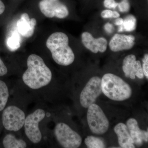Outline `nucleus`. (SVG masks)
Listing matches in <instances>:
<instances>
[{"mask_svg":"<svg viewBox=\"0 0 148 148\" xmlns=\"http://www.w3.org/2000/svg\"><path fill=\"white\" fill-rule=\"evenodd\" d=\"M54 135L58 143L65 148H77L82 143V138L68 125L60 123L56 125Z\"/></svg>","mask_w":148,"mask_h":148,"instance_id":"nucleus-5","label":"nucleus"},{"mask_svg":"<svg viewBox=\"0 0 148 148\" xmlns=\"http://www.w3.org/2000/svg\"><path fill=\"white\" fill-rule=\"evenodd\" d=\"M46 46L58 65L68 66L74 62L75 54L69 46V37L65 33L57 32L51 35L47 40Z\"/></svg>","mask_w":148,"mask_h":148,"instance_id":"nucleus-2","label":"nucleus"},{"mask_svg":"<svg viewBox=\"0 0 148 148\" xmlns=\"http://www.w3.org/2000/svg\"><path fill=\"white\" fill-rule=\"evenodd\" d=\"M3 145L5 148H25L27 147L26 142L22 139H17L12 134H8L3 140Z\"/></svg>","mask_w":148,"mask_h":148,"instance_id":"nucleus-16","label":"nucleus"},{"mask_svg":"<svg viewBox=\"0 0 148 148\" xmlns=\"http://www.w3.org/2000/svg\"><path fill=\"white\" fill-rule=\"evenodd\" d=\"M25 119L24 112L16 106H8L3 112V125L9 131L20 130L24 125Z\"/></svg>","mask_w":148,"mask_h":148,"instance_id":"nucleus-7","label":"nucleus"},{"mask_svg":"<svg viewBox=\"0 0 148 148\" xmlns=\"http://www.w3.org/2000/svg\"><path fill=\"white\" fill-rule=\"evenodd\" d=\"M82 40L85 47L92 53H103L107 50L108 41L103 37L95 38L90 33L85 32L82 34Z\"/></svg>","mask_w":148,"mask_h":148,"instance_id":"nucleus-11","label":"nucleus"},{"mask_svg":"<svg viewBox=\"0 0 148 148\" xmlns=\"http://www.w3.org/2000/svg\"><path fill=\"white\" fill-rule=\"evenodd\" d=\"M113 11L110 10H105L101 12V16L104 18H112Z\"/></svg>","mask_w":148,"mask_h":148,"instance_id":"nucleus-25","label":"nucleus"},{"mask_svg":"<svg viewBox=\"0 0 148 148\" xmlns=\"http://www.w3.org/2000/svg\"><path fill=\"white\" fill-rule=\"evenodd\" d=\"M104 29L106 32L108 34H112L114 30V28L113 25L110 23H107L104 26Z\"/></svg>","mask_w":148,"mask_h":148,"instance_id":"nucleus-26","label":"nucleus"},{"mask_svg":"<svg viewBox=\"0 0 148 148\" xmlns=\"http://www.w3.org/2000/svg\"><path fill=\"white\" fill-rule=\"evenodd\" d=\"M36 24V18H30L28 14L23 13L17 22V31L22 36L30 38L34 34Z\"/></svg>","mask_w":148,"mask_h":148,"instance_id":"nucleus-14","label":"nucleus"},{"mask_svg":"<svg viewBox=\"0 0 148 148\" xmlns=\"http://www.w3.org/2000/svg\"><path fill=\"white\" fill-rule=\"evenodd\" d=\"M123 23V19L122 18H118L116 20L115 24L118 26L122 25Z\"/></svg>","mask_w":148,"mask_h":148,"instance_id":"nucleus-28","label":"nucleus"},{"mask_svg":"<svg viewBox=\"0 0 148 148\" xmlns=\"http://www.w3.org/2000/svg\"><path fill=\"white\" fill-rule=\"evenodd\" d=\"M45 116V111L38 109L26 118L24 124L25 134L34 144L39 143L41 140L42 135L39 127V124Z\"/></svg>","mask_w":148,"mask_h":148,"instance_id":"nucleus-6","label":"nucleus"},{"mask_svg":"<svg viewBox=\"0 0 148 148\" xmlns=\"http://www.w3.org/2000/svg\"><path fill=\"white\" fill-rule=\"evenodd\" d=\"M85 144L89 148H106V145L101 138L93 136H87L84 140Z\"/></svg>","mask_w":148,"mask_h":148,"instance_id":"nucleus-19","label":"nucleus"},{"mask_svg":"<svg viewBox=\"0 0 148 148\" xmlns=\"http://www.w3.org/2000/svg\"><path fill=\"white\" fill-rule=\"evenodd\" d=\"M126 126L134 144L140 146L143 145V141L147 143L148 130L146 131L140 129L136 119L134 118L129 119L126 123Z\"/></svg>","mask_w":148,"mask_h":148,"instance_id":"nucleus-13","label":"nucleus"},{"mask_svg":"<svg viewBox=\"0 0 148 148\" xmlns=\"http://www.w3.org/2000/svg\"><path fill=\"white\" fill-rule=\"evenodd\" d=\"M5 8L4 4L1 0H0V15L4 12Z\"/></svg>","mask_w":148,"mask_h":148,"instance_id":"nucleus-27","label":"nucleus"},{"mask_svg":"<svg viewBox=\"0 0 148 148\" xmlns=\"http://www.w3.org/2000/svg\"><path fill=\"white\" fill-rule=\"evenodd\" d=\"M102 92L113 101H122L130 98L132 90L128 84L116 75L107 73L101 79Z\"/></svg>","mask_w":148,"mask_h":148,"instance_id":"nucleus-3","label":"nucleus"},{"mask_svg":"<svg viewBox=\"0 0 148 148\" xmlns=\"http://www.w3.org/2000/svg\"><path fill=\"white\" fill-rule=\"evenodd\" d=\"M27 65L28 69L23 74L22 79L28 87L38 89L51 81V71L39 56L31 54L27 59Z\"/></svg>","mask_w":148,"mask_h":148,"instance_id":"nucleus-1","label":"nucleus"},{"mask_svg":"<svg viewBox=\"0 0 148 148\" xmlns=\"http://www.w3.org/2000/svg\"><path fill=\"white\" fill-rule=\"evenodd\" d=\"M143 64L142 69L143 73L147 79L148 78V54H145L144 58L143 59Z\"/></svg>","mask_w":148,"mask_h":148,"instance_id":"nucleus-22","label":"nucleus"},{"mask_svg":"<svg viewBox=\"0 0 148 148\" xmlns=\"http://www.w3.org/2000/svg\"><path fill=\"white\" fill-rule=\"evenodd\" d=\"M123 71L125 77L134 79L135 77L142 79L144 78L142 65L140 61L136 60V57L133 54L126 56L123 62Z\"/></svg>","mask_w":148,"mask_h":148,"instance_id":"nucleus-10","label":"nucleus"},{"mask_svg":"<svg viewBox=\"0 0 148 148\" xmlns=\"http://www.w3.org/2000/svg\"><path fill=\"white\" fill-rule=\"evenodd\" d=\"M102 93L101 79L98 77H92L89 79L81 92V105L83 108H87L95 103Z\"/></svg>","mask_w":148,"mask_h":148,"instance_id":"nucleus-8","label":"nucleus"},{"mask_svg":"<svg viewBox=\"0 0 148 148\" xmlns=\"http://www.w3.org/2000/svg\"><path fill=\"white\" fill-rule=\"evenodd\" d=\"M137 20L133 15H128L123 20L122 26L124 31L127 32H132L135 30L136 27Z\"/></svg>","mask_w":148,"mask_h":148,"instance_id":"nucleus-20","label":"nucleus"},{"mask_svg":"<svg viewBox=\"0 0 148 148\" xmlns=\"http://www.w3.org/2000/svg\"><path fill=\"white\" fill-rule=\"evenodd\" d=\"M114 131L117 136L119 144L121 148L135 147L126 125L122 123H119L114 127Z\"/></svg>","mask_w":148,"mask_h":148,"instance_id":"nucleus-15","label":"nucleus"},{"mask_svg":"<svg viewBox=\"0 0 148 148\" xmlns=\"http://www.w3.org/2000/svg\"><path fill=\"white\" fill-rule=\"evenodd\" d=\"M39 7L41 12L48 18H64L69 15L68 8L59 0H42Z\"/></svg>","mask_w":148,"mask_h":148,"instance_id":"nucleus-9","label":"nucleus"},{"mask_svg":"<svg viewBox=\"0 0 148 148\" xmlns=\"http://www.w3.org/2000/svg\"><path fill=\"white\" fill-rule=\"evenodd\" d=\"M120 16V14L117 12L113 11L112 16V18H119Z\"/></svg>","mask_w":148,"mask_h":148,"instance_id":"nucleus-29","label":"nucleus"},{"mask_svg":"<svg viewBox=\"0 0 148 148\" xmlns=\"http://www.w3.org/2000/svg\"><path fill=\"white\" fill-rule=\"evenodd\" d=\"M9 93L6 84L2 80H0V111H2L5 108L8 101Z\"/></svg>","mask_w":148,"mask_h":148,"instance_id":"nucleus-18","label":"nucleus"},{"mask_svg":"<svg viewBox=\"0 0 148 148\" xmlns=\"http://www.w3.org/2000/svg\"><path fill=\"white\" fill-rule=\"evenodd\" d=\"M7 73V68L0 57V77L5 75Z\"/></svg>","mask_w":148,"mask_h":148,"instance_id":"nucleus-24","label":"nucleus"},{"mask_svg":"<svg viewBox=\"0 0 148 148\" xmlns=\"http://www.w3.org/2000/svg\"><path fill=\"white\" fill-rule=\"evenodd\" d=\"M87 119L90 131L96 135H102L108 131L110 123L100 106L93 103L88 108Z\"/></svg>","mask_w":148,"mask_h":148,"instance_id":"nucleus-4","label":"nucleus"},{"mask_svg":"<svg viewBox=\"0 0 148 148\" xmlns=\"http://www.w3.org/2000/svg\"><path fill=\"white\" fill-rule=\"evenodd\" d=\"M135 38L132 35L116 34L110 43L109 47L114 52L131 49L135 45Z\"/></svg>","mask_w":148,"mask_h":148,"instance_id":"nucleus-12","label":"nucleus"},{"mask_svg":"<svg viewBox=\"0 0 148 148\" xmlns=\"http://www.w3.org/2000/svg\"><path fill=\"white\" fill-rule=\"evenodd\" d=\"M118 5L120 11L122 12H127L130 9V4L128 0H122Z\"/></svg>","mask_w":148,"mask_h":148,"instance_id":"nucleus-21","label":"nucleus"},{"mask_svg":"<svg viewBox=\"0 0 148 148\" xmlns=\"http://www.w3.org/2000/svg\"><path fill=\"white\" fill-rule=\"evenodd\" d=\"M21 38L18 32L14 31L12 35L8 39V47L11 51H15L21 47Z\"/></svg>","mask_w":148,"mask_h":148,"instance_id":"nucleus-17","label":"nucleus"},{"mask_svg":"<svg viewBox=\"0 0 148 148\" xmlns=\"http://www.w3.org/2000/svg\"><path fill=\"white\" fill-rule=\"evenodd\" d=\"M118 5L115 0H105L104 1V5L106 8H115Z\"/></svg>","mask_w":148,"mask_h":148,"instance_id":"nucleus-23","label":"nucleus"}]
</instances>
